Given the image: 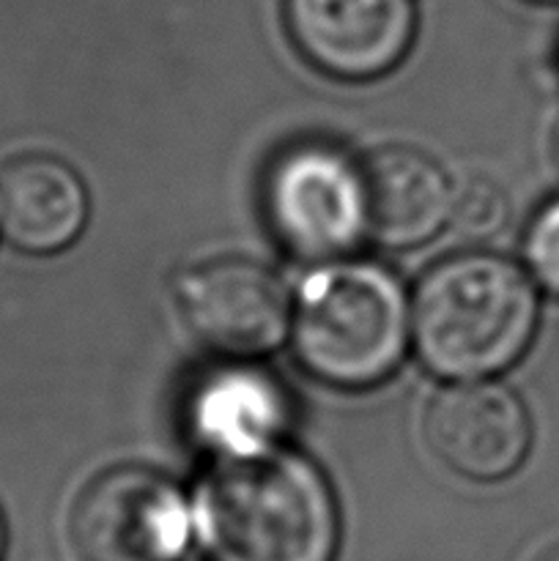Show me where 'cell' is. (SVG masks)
Wrapping results in <instances>:
<instances>
[{
  "label": "cell",
  "mask_w": 559,
  "mask_h": 561,
  "mask_svg": "<svg viewBox=\"0 0 559 561\" xmlns=\"http://www.w3.org/2000/svg\"><path fill=\"white\" fill-rule=\"evenodd\" d=\"M195 531L208 561H334L338 499L310 458L285 447L217 460L197 488Z\"/></svg>",
  "instance_id": "obj_1"
},
{
  "label": "cell",
  "mask_w": 559,
  "mask_h": 561,
  "mask_svg": "<svg viewBox=\"0 0 559 561\" xmlns=\"http://www.w3.org/2000/svg\"><path fill=\"white\" fill-rule=\"evenodd\" d=\"M535 279L513 261L464 252L420 279L411 340L422 365L447 381H486L513 367L535 337Z\"/></svg>",
  "instance_id": "obj_2"
},
{
  "label": "cell",
  "mask_w": 559,
  "mask_h": 561,
  "mask_svg": "<svg viewBox=\"0 0 559 561\" xmlns=\"http://www.w3.org/2000/svg\"><path fill=\"white\" fill-rule=\"evenodd\" d=\"M409 340V299L381 263H318L294 299L290 345L301 370L327 387H378L400 367Z\"/></svg>",
  "instance_id": "obj_3"
},
{
  "label": "cell",
  "mask_w": 559,
  "mask_h": 561,
  "mask_svg": "<svg viewBox=\"0 0 559 561\" xmlns=\"http://www.w3.org/2000/svg\"><path fill=\"white\" fill-rule=\"evenodd\" d=\"M263 214L274 239L310 263L343 261L370 239L362 162L332 142H296L263 181Z\"/></svg>",
  "instance_id": "obj_4"
},
{
  "label": "cell",
  "mask_w": 559,
  "mask_h": 561,
  "mask_svg": "<svg viewBox=\"0 0 559 561\" xmlns=\"http://www.w3.org/2000/svg\"><path fill=\"white\" fill-rule=\"evenodd\" d=\"M195 515L173 480L146 466L93 477L69 518L80 561H181Z\"/></svg>",
  "instance_id": "obj_5"
},
{
  "label": "cell",
  "mask_w": 559,
  "mask_h": 561,
  "mask_svg": "<svg viewBox=\"0 0 559 561\" xmlns=\"http://www.w3.org/2000/svg\"><path fill=\"white\" fill-rule=\"evenodd\" d=\"M175 294L192 334L230 359H258L290 337L288 288L272 268L250 257L201 263L179 279Z\"/></svg>",
  "instance_id": "obj_6"
},
{
  "label": "cell",
  "mask_w": 559,
  "mask_h": 561,
  "mask_svg": "<svg viewBox=\"0 0 559 561\" xmlns=\"http://www.w3.org/2000/svg\"><path fill=\"white\" fill-rule=\"evenodd\" d=\"M285 27L321 75L367 82L389 75L417 33L414 0H285Z\"/></svg>",
  "instance_id": "obj_7"
},
{
  "label": "cell",
  "mask_w": 559,
  "mask_h": 561,
  "mask_svg": "<svg viewBox=\"0 0 559 561\" xmlns=\"http://www.w3.org/2000/svg\"><path fill=\"white\" fill-rule=\"evenodd\" d=\"M425 436L449 471L475 482H497L515 474L529 455L532 422L513 389L460 381L433 400Z\"/></svg>",
  "instance_id": "obj_8"
},
{
  "label": "cell",
  "mask_w": 559,
  "mask_h": 561,
  "mask_svg": "<svg viewBox=\"0 0 559 561\" xmlns=\"http://www.w3.org/2000/svg\"><path fill=\"white\" fill-rule=\"evenodd\" d=\"M294 409L283 383L252 365H228L197 381L186 403V427L203 453L244 460L283 447Z\"/></svg>",
  "instance_id": "obj_9"
},
{
  "label": "cell",
  "mask_w": 559,
  "mask_h": 561,
  "mask_svg": "<svg viewBox=\"0 0 559 561\" xmlns=\"http://www.w3.org/2000/svg\"><path fill=\"white\" fill-rule=\"evenodd\" d=\"M88 222V190L77 170L47 153L0 168V236L25 255H55L75 244Z\"/></svg>",
  "instance_id": "obj_10"
},
{
  "label": "cell",
  "mask_w": 559,
  "mask_h": 561,
  "mask_svg": "<svg viewBox=\"0 0 559 561\" xmlns=\"http://www.w3.org/2000/svg\"><path fill=\"white\" fill-rule=\"evenodd\" d=\"M370 239L389 250L431 241L453 219L455 186L436 159L411 146H384L362 162Z\"/></svg>",
  "instance_id": "obj_11"
},
{
  "label": "cell",
  "mask_w": 559,
  "mask_h": 561,
  "mask_svg": "<svg viewBox=\"0 0 559 561\" xmlns=\"http://www.w3.org/2000/svg\"><path fill=\"white\" fill-rule=\"evenodd\" d=\"M510 203L502 186L491 179H471L455 190L453 219L460 236L471 241H488L507 225Z\"/></svg>",
  "instance_id": "obj_12"
},
{
  "label": "cell",
  "mask_w": 559,
  "mask_h": 561,
  "mask_svg": "<svg viewBox=\"0 0 559 561\" xmlns=\"http://www.w3.org/2000/svg\"><path fill=\"white\" fill-rule=\"evenodd\" d=\"M524 263L543 290L559 296V197L540 208L524 236Z\"/></svg>",
  "instance_id": "obj_13"
},
{
  "label": "cell",
  "mask_w": 559,
  "mask_h": 561,
  "mask_svg": "<svg viewBox=\"0 0 559 561\" xmlns=\"http://www.w3.org/2000/svg\"><path fill=\"white\" fill-rule=\"evenodd\" d=\"M535 561H559V546H554V548H548V551H543Z\"/></svg>",
  "instance_id": "obj_14"
},
{
  "label": "cell",
  "mask_w": 559,
  "mask_h": 561,
  "mask_svg": "<svg viewBox=\"0 0 559 561\" xmlns=\"http://www.w3.org/2000/svg\"><path fill=\"white\" fill-rule=\"evenodd\" d=\"M3 546H5V524H3V515H0V557H3Z\"/></svg>",
  "instance_id": "obj_15"
},
{
  "label": "cell",
  "mask_w": 559,
  "mask_h": 561,
  "mask_svg": "<svg viewBox=\"0 0 559 561\" xmlns=\"http://www.w3.org/2000/svg\"><path fill=\"white\" fill-rule=\"evenodd\" d=\"M554 159H557V164H559V126H557V131H554Z\"/></svg>",
  "instance_id": "obj_16"
},
{
  "label": "cell",
  "mask_w": 559,
  "mask_h": 561,
  "mask_svg": "<svg viewBox=\"0 0 559 561\" xmlns=\"http://www.w3.org/2000/svg\"><path fill=\"white\" fill-rule=\"evenodd\" d=\"M535 3H559V0H535Z\"/></svg>",
  "instance_id": "obj_17"
}]
</instances>
